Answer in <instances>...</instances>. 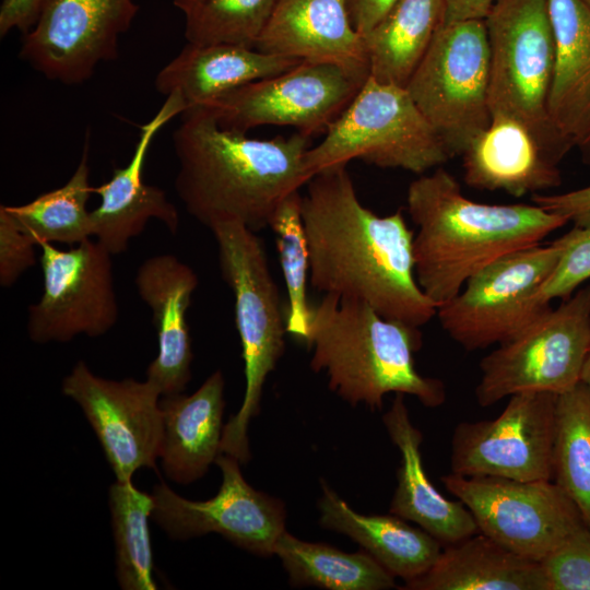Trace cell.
<instances>
[{"instance_id":"cell-1","label":"cell","mask_w":590,"mask_h":590,"mask_svg":"<svg viewBox=\"0 0 590 590\" xmlns=\"http://www.w3.org/2000/svg\"><path fill=\"white\" fill-rule=\"evenodd\" d=\"M346 166L315 174L302 196L310 284L420 328L437 307L415 276L414 232L402 210L380 216L363 205Z\"/></svg>"},{"instance_id":"cell-25","label":"cell","mask_w":590,"mask_h":590,"mask_svg":"<svg viewBox=\"0 0 590 590\" xmlns=\"http://www.w3.org/2000/svg\"><path fill=\"white\" fill-rule=\"evenodd\" d=\"M555 60L547 115L573 148L590 139V10L580 0H548Z\"/></svg>"},{"instance_id":"cell-14","label":"cell","mask_w":590,"mask_h":590,"mask_svg":"<svg viewBox=\"0 0 590 590\" xmlns=\"http://www.w3.org/2000/svg\"><path fill=\"white\" fill-rule=\"evenodd\" d=\"M556 399L552 392L517 393L495 418L459 423L451 437L450 473L552 480Z\"/></svg>"},{"instance_id":"cell-22","label":"cell","mask_w":590,"mask_h":590,"mask_svg":"<svg viewBox=\"0 0 590 590\" xmlns=\"http://www.w3.org/2000/svg\"><path fill=\"white\" fill-rule=\"evenodd\" d=\"M382 422L401 455L390 514L414 522L442 546L477 533L476 522L463 503L446 498L428 479L421 455L423 435L410 418L403 393H396Z\"/></svg>"},{"instance_id":"cell-3","label":"cell","mask_w":590,"mask_h":590,"mask_svg":"<svg viewBox=\"0 0 590 590\" xmlns=\"http://www.w3.org/2000/svg\"><path fill=\"white\" fill-rule=\"evenodd\" d=\"M417 283L438 308L486 264L538 245L568 221L536 204H488L465 197L445 168L420 175L408 187Z\"/></svg>"},{"instance_id":"cell-23","label":"cell","mask_w":590,"mask_h":590,"mask_svg":"<svg viewBox=\"0 0 590 590\" xmlns=\"http://www.w3.org/2000/svg\"><path fill=\"white\" fill-rule=\"evenodd\" d=\"M302 61L240 45L188 43L157 73L155 87L165 96H179L189 109L250 82L283 73Z\"/></svg>"},{"instance_id":"cell-34","label":"cell","mask_w":590,"mask_h":590,"mask_svg":"<svg viewBox=\"0 0 590 590\" xmlns=\"http://www.w3.org/2000/svg\"><path fill=\"white\" fill-rule=\"evenodd\" d=\"M279 0H198L185 14V37L196 45L255 48Z\"/></svg>"},{"instance_id":"cell-40","label":"cell","mask_w":590,"mask_h":590,"mask_svg":"<svg viewBox=\"0 0 590 590\" xmlns=\"http://www.w3.org/2000/svg\"><path fill=\"white\" fill-rule=\"evenodd\" d=\"M397 0H346L355 30L361 34L374 27Z\"/></svg>"},{"instance_id":"cell-12","label":"cell","mask_w":590,"mask_h":590,"mask_svg":"<svg viewBox=\"0 0 590 590\" xmlns=\"http://www.w3.org/2000/svg\"><path fill=\"white\" fill-rule=\"evenodd\" d=\"M368 76L330 62L302 61L278 75L236 87L206 105L220 127L240 133L287 126L310 137L327 131Z\"/></svg>"},{"instance_id":"cell-24","label":"cell","mask_w":590,"mask_h":590,"mask_svg":"<svg viewBox=\"0 0 590 590\" xmlns=\"http://www.w3.org/2000/svg\"><path fill=\"white\" fill-rule=\"evenodd\" d=\"M225 379L212 373L193 393L163 396L158 458L165 475L178 484L201 479L221 453Z\"/></svg>"},{"instance_id":"cell-29","label":"cell","mask_w":590,"mask_h":590,"mask_svg":"<svg viewBox=\"0 0 590 590\" xmlns=\"http://www.w3.org/2000/svg\"><path fill=\"white\" fill-rule=\"evenodd\" d=\"M276 555L293 587L329 590H386L394 578L369 553H346L331 545L299 540L286 530L279 536Z\"/></svg>"},{"instance_id":"cell-16","label":"cell","mask_w":590,"mask_h":590,"mask_svg":"<svg viewBox=\"0 0 590 590\" xmlns=\"http://www.w3.org/2000/svg\"><path fill=\"white\" fill-rule=\"evenodd\" d=\"M138 11L133 0H45L20 57L47 79L81 84L118 57V39Z\"/></svg>"},{"instance_id":"cell-27","label":"cell","mask_w":590,"mask_h":590,"mask_svg":"<svg viewBox=\"0 0 590 590\" xmlns=\"http://www.w3.org/2000/svg\"><path fill=\"white\" fill-rule=\"evenodd\" d=\"M405 590H547L541 563L522 557L483 533L445 545L435 564L408 580Z\"/></svg>"},{"instance_id":"cell-8","label":"cell","mask_w":590,"mask_h":590,"mask_svg":"<svg viewBox=\"0 0 590 590\" xmlns=\"http://www.w3.org/2000/svg\"><path fill=\"white\" fill-rule=\"evenodd\" d=\"M589 351L587 285L482 358L474 392L476 402L491 406L522 392H566L580 381Z\"/></svg>"},{"instance_id":"cell-6","label":"cell","mask_w":590,"mask_h":590,"mask_svg":"<svg viewBox=\"0 0 590 590\" xmlns=\"http://www.w3.org/2000/svg\"><path fill=\"white\" fill-rule=\"evenodd\" d=\"M450 158L408 90L368 76L326 137L306 151L305 166L314 176L359 160L380 168L423 175Z\"/></svg>"},{"instance_id":"cell-18","label":"cell","mask_w":590,"mask_h":590,"mask_svg":"<svg viewBox=\"0 0 590 590\" xmlns=\"http://www.w3.org/2000/svg\"><path fill=\"white\" fill-rule=\"evenodd\" d=\"M186 110L187 106L179 96H166L155 116L141 127L127 166L116 168L108 181L93 188L101 197L98 206L91 211L93 237L113 256L127 251L130 240L139 236L152 219L162 222L173 234L177 233L180 219L176 206L163 189L145 184L142 174L156 133Z\"/></svg>"},{"instance_id":"cell-7","label":"cell","mask_w":590,"mask_h":590,"mask_svg":"<svg viewBox=\"0 0 590 590\" xmlns=\"http://www.w3.org/2000/svg\"><path fill=\"white\" fill-rule=\"evenodd\" d=\"M484 24L491 115L505 114L523 122L560 163L573 146L547 115L555 60L548 0H494Z\"/></svg>"},{"instance_id":"cell-45","label":"cell","mask_w":590,"mask_h":590,"mask_svg":"<svg viewBox=\"0 0 590 590\" xmlns=\"http://www.w3.org/2000/svg\"><path fill=\"white\" fill-rule=\"evenodd\" d=\"M590 10V0H580Z\"/></svg>"},{"instance_id":"cell-28","label":"cell","mask_w":590,"mask_h":590,"mask_svg":"<svg viewBox=\"0 0 590 590\" xmlns=\"http://www.w3.org/2000/svg\"><path fill=\"white\" fill-rule=\"evenodd\" d=\"M444 0H397L363 42L369 76L405 87L444 24Z\"/></svg>"},{"instance_id":"cell-35","label":"cell","mask_w":590,"mask_h":590,"mask_svg":"<svg viewBox=\"0 0 590 590\" xmlns=\"http://www.w3.org/2000/svg\"><path fill=\"white\" fill-rule=\"evenodd\" d=\"M562 250L559 259L542 285L539 298L542 303L570 297L590 279V224L575 225L555 239Z\"/></svg>"},{"instance_id":"cell-4","label":"cell","mask_w":590,"mask_h":590,"mask_svg":"<svg viewBox=\"0 0 590 590\" xmlns=\"http://www.w3.org/2000/svg\"><path fill=\"white\" fill-rule=\"evenodd\" d=\"M305 343L311 369L324 371L329 388L353 406L381 409L390 392L413 396L428 408L446 401L445 384L416 369L420 328L387 319L365 302L323 294L311 305Z\"/></svg>"},{"instance_id":"cell-11","label":"cell","mask_w":590,"mask_h":590,"mask_svg":"<svg viewBox=\"0 0 590 590\" xmlns=\"http://www.w3.org/2000/svg\"><path fill=\"white\" fill-rule=\"evenodd\" d=\"M441 481L471 511L480 533L534 562L540 563L586 524L575 503L552 480L449 473Z\"/></svg>"},{"instance_id":"cell-17","label":"cell","mask_w":590,"mask_h":590,"mask_svg":"<svg viewBox=\"0 0 590 590\" xmlns=\"http://www.w3.org/2000/svg\"><path fill=\"white\" fill-rule=\"evenodd\" d=\"M61 390L81 408L116 480L131 481L139 469L155 468L163 433L162 394L155 385L106 379L79 361Z\"/></svg>"},{"instance_id":"cell-2","label":"cell","mask_w":590,"mask_h":590,"mask_svg":"<svg viewBox=\"0 0 590 590\" xmlns=\"http://www.w3.org/2000/svg\"><path fill=\"white\" fill-rule=\"evenodd\" d=\"M308 137L251 139L220 127L203 106L182 113L173 134L176 192L186 211L209 229L236 222L269 227L279 204L312 177L305 166Z\"/></svg>"},{"instance_id":"cell-32","label":"cell","mask_w":590,"mask_h":590,"mask_svg":"<svg viewBox=\"0 0 590 590\" xmlns=\"http://www.w3.org/2000/svg\"><path fill=\"white\" fill-rule=\"evenodd\" d=\"M108 505L116 547V578L123 590H155L149 518L152 494L131 481L116 480L108 489Z\"/></svg>"},{"instance_id":"cell-9","label":"cell","mask_w":590,"mask_h":590,"mask_svg":"<svg viewBox=\"0 0 590 590\" xmlns=\"http://www.w3.org/2000/svg\"><path fill=\"white\" fill-rule=\"evenodd\" d=\"M484 20L444 23L405 88L451 158L491 121Z\"/></svg>"},{"instance_id":"cell-30","label":"cell","mask_w":590,"mask_h":590,"mask_svg":"<svg viewBox=\"0 0 590 590\" xmlns=\"http://www.w3.org/2000/svg\"><path fill=\"white\" fill-rule=\"evenodd\" d=\"M88 146L85 143L79 165L61 187L45 192L28 203L4 205L19 226L40 243L78 245L93 237L87 200L90 186Z\"/></svg>"},{"instance_id":"cell-5","label":"cell","mask_w":590,"mask_h":590,"mask_svg":"<svg viewBox=\"0 0 590 590\" xmlns=\"http://www.w3.org/2000/svg\"><path fill=\"white\" fill-rule=\"evenodd\" d=\"M210 231L222 278L234 296L246 381L240 409L224 424L221 453L246 464L250 460L248 425L260 412L266 379L285 351L286 310L257 232L236 222L220 223Z\"/></svg>"},{"instance_id":"cell-19","label":"cell","mask_w":590,"mask_h":590,"mask_svg":"<svg viewBox=\"0 0 590 590\" xmlns=\"http://www.w3.org/2000/svg\"><path fill=\"white\" fill-rule=\"evenodd\" d=\"M134 284L150 307L158 352L146 379L163 396L182 393L191 379L192 350L186 314L199 285L194 270L174 255H156L138 268Z\"/></svg>"},{"instance_id":"cell-37","label":"cell","mask_w":590,"mask_h":590,"mask_svg":"<svg viewBox=\"0 0 590 590\" xmlns=\"http://www.w3.org/2000/svg\"><path fill=\"white\" fill-rule=\"evenodd\" d=\"M34 238L19 226L13 216L0 206V285L11 287L36 263Z\"/></svg>"},{"instance_id":"cell-20","label":"cell","mask_w":590,"mask_h":590,"mask_svg":"<svg viewBox=\"0 0 590 590\" xmlns=\"http://www.w3.org/2000/svg\"><path fill=\"white\" fill-rule=\"evenodd\" d=\"M255 48L335 63L369 76L363 37L352 23L346 0H279Z\"/></svg>"},{"instance_id":"cell-39","label":"cell","mask_w":590,"mask_h":590,"mask_svg":"<svg viewBox=\"0 0 590 590\" xmlns=\"http://www.w3.org/2000/svg\"><path fill=\"white\" fill-rule=\"evenodd\" d=\"M45 0H2L0 7V36L11 30L24 34L30 32L38 20Z\"/></svg>"},{"instance_id":"cell-15","label":"cell","mask_w":590,"mask_h":590,"mask_svg":"<svg viewBox=\"0 0 590 590\" xmlns=\"http://www.w3.org/2000/svg\"><path fill=\"white\" fill-rule=\"evenodd\" d=\"M215 464L222 473L216 495L190 500L160 482L152 492V518L173 540L217 533L247 552L274 555L275 543L285 531L284 503L249 485L236 458L220 453Z\"/></svg>"},{"instance_id":"cell-36","label":"cell","mask_w":590,"mask_h":590,"mask_svg":"<svg viewBox=\"0 0 590 590\" xmlns=\"http://www.w3.org/2000/svg\"><path fill=\"white\" fill-rule=\"evenodd\" d=\"M540 563L547 590H590V528L582 524Z\"/></svg>"},{"instance_id":"cell-33","label":"cell","mask_w":590,"mask_h":590,"mask_svg":"<svg viewBox=\"0 0 590 590\" xmlns=\"http://www.w3.org/2000/svg\"><path fill=\"white\" fill-rule=\"evenodd\" d=\"M269 228L275 236L281 270L287 291L286 332L300 341L308 337L311 305L307 299L309 258L302 220V194H288L275 210Z\"/></svg>"},{"instance_id":"cell-42","label":"cell","mask_w":590,"mask_h":590,"mask_svg":"<svg viewBox=\"0 0 590 590\" xmlns=\"http://www.w3.org/2000/svg\"><path fill=\"white\" fill-rule=\"evenodd\" d=\"M580 381L590 387V351L581 369Z\"/></svg>"},{"instance_id":"cell-43","label":"cell","mask_w":590,"mask_h":590,"mask_svg":"<svg viewBox=\"0 0 590 590\" xmlns=\"http://www.w3.org/2000/svg\"><path fill=\"white\" fill-rule=\"evenodd\" d=\"M582 162L590 167V139L579 148Z\"/></svg>"},{"instance_id":"cell-41","label":"cell","mask_w":590,"mask_h":590,"mask_svg":"<svg viewBox=\"0 0 590 590\" xmlns=\"http://www.w3.org/2000/svg\"><path fill=\"white\" fill-rule=\"evenodd\" d=\"M444 23H455L470 20H484L494 0H444Z\"/></svg>"},{"instance_id":"cell-21","label":"cell","mask_w":590,"mask_h":590,"mask_svg":"<svg viewBox=\"0 0 590 590\" xmlns=\"http://www.w3.org/2000/svg\"><path fill=\"white\" fill-rule=\"evenodd\" d=\"M461 157L464 181L477 190L519 198L562 185L559 162L528 126L505 114H492Z\"/></svg>"},{"instance_id":"cell-13","label":"cell","mask_w":590,"mask_h":590,"mask_svg":"<svg viewBox=\"0 0 590 590\" xmlns=\"http://www.w3.org/2000/svg\"><path fill=\"white\" fill-rule=\"evenodd\" d=\"M38 247L44 287L39 300L28 307L30 340L44 344L107 333L119 317L113 255L92 238L68 250L51 243Z\"/></svg>"},{"instance_id":"cell-10","label":"cell","mask_w":590,"mask_h":590,"mask_svg":"<svg viewBox=\"0 0 590 590\" xmlns=\"http://www.w3.org/2000/svg\"><path fill=\"white\" fill-rule=\"evenodd\" d=\"M560 250L554 240L510 251L489 262L457 296L437 308L442 329L467 351L510 340L551 308L539 294Z\"/></svg>"},{"instance_id":"cell-31","label":"cell","mask_w":590,"mask_h":590,"mask_svg":"<svg viewBox=\"0 0 590 590\" xmlns=\"http://www.w3.org/2000/svg\"><path fill=\"white\" fill-rule=\"evenodd\" d=\"M552 481L590 528V387L581 381L557 394Z\"/></svg>"},{"instance_id":"cell-44","label":"cell","mask_w":590,"mask_h":590,"mask_svg":"<svg viewBox=\"0 0 590 590\" xmlns=\"http://www.w3.org/2000/svg\"><path fill=\"white\" fill-rule=\"evenodd\" d=\"M197 1L198 0H174V4L184 12Z\"/></svg>"},{"instance_id":"cell-26","label":"cell","mask_w":590,"mask_h":590,"mask_svg":"<svg viewBox=\"0 0 590 590\" xmlns=\"http://www.w3.org/2000/svg\"><path fill=\"white\" fill-rule=\"evenodd\" d=\"M321 488L320 526L351 538L393 577L404 581L417 578L437 560L444 546L422 528L393 514H358L324 481Z\"/></svg>"},{"instance_id":"cell-38","label":"cell","mask_w":590,"mask_h":590,"mask_svg":"<svg viewBox=\"0 0 590 590\" xmlns=\"http://www.w3.org/2000/svg\"><path fill=\"white\" fill-rule=\"evenodd\" d=\"M532 202L544 210L565 217L574 225L590 224V185L556 194H532Z\"/></svg>"}]
</instances>
